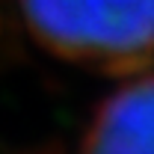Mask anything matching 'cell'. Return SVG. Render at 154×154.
I'll return each instance as SVG.
<instances>
[{
    "label": "cell",
    "instance_id": "6da1fadb",
    "mask_svg": "<svg viewBox=\"0 0 154 154\" xmlns=\"http://www.w3.org/2000/svg\"><path fill=\"white\" fill-rule=\"evenodd\" d=\"M30 33L54 57L136 71L154 59V0H18Z\"/></svg>",
    "mask_w": 154,
    "mask_h": 154
},
{
    "label": "cell",
    "instance_id": "7a4b0ae2",
    "mask_svg": "<svg viewBox=\"0 0 154 154\" xmlns=\"http://www.w3.org/2000/svg\"><path fill=\"white\" fill-rule=\"evenodd\" d=\"M83 154H154V74L122 86L98 107Z\"/></svg>",
    "mask_w": 154,
    "mask_h": 154
}]
</instances>
